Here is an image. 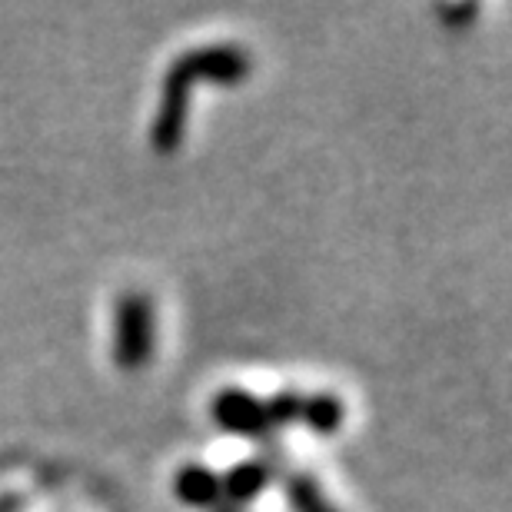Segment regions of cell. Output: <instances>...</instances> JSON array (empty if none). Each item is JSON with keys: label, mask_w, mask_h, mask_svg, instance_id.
I'll return each mask as SVG.
<instances>
[{"label": "cell", "mask_w": 512, "mask_h": 512, "mask_svg": "<svg viewBox=\"0 0 512 512\" xmlns=\"http://www.w3.org/2000/svg\"><path fill=\"white\" fill-rule=\"evenodd\" d=\"M157 350V313L153 300L140 290L120 293L114 306V346L110 356L124 373H137L153 360Z\"/></svg>", "instance_id": "6da1fadb"}, {"label": "cell", "mask_w": 512, "mask_h": 512, "mask_svg": "<svg viewBox=\"0 0 512 512\" xmlns=\"http://www.w3.org/2000/svg\"><path fill=\"white\" fill-rule=\"evenodd\" d=\"M260 456L256 459H243V463L230 466L227 473L220 476V489H223V506H233V509H243L256 503L266 486L273 479H280L286 473V449L280 439H266L260 443Z\"/></svg>", "instance_id": "7a4b0ae2"}, {"label": "cell", "mask_w": 512, "mask_h": 512, "mask_svg": "<svg viewBox=\"0 0 512 512\" xmlns=\"http://www.w3.org/2000/svg\"><path fill=\"white\" fill-rule=\"evenodd\" d=\"M193 84H217V87H237L253 74V57L237 44H203L173 60Z\"/></svg>", "instance_id": "3957f363"}, {"label": "cell", "mask_w": 512, "mask_h": 512, "mask_svg": "<svg viewBox=\"0 0 512 512\" xmlns=\"http://www.w3.org/2000/svg\"><path fill=\"white\" fill-rule=\"evenodd\" d=\"M210 419L217 423L223 433L240 436V439H256V443H266L276 433L266 423V409L263 399L250 393L243 386H223L213 393L210 399Z\"/></svg>", "instance_id": "277c9868"}, {"label": "cell", "mask_w": 512, "mask_h": 512, "mask_svg": "<svg viewBox=\"0 0 512 512\" xmlns=\"http://www.w3.org/2000/svg\"><path fill=\"white\" fill-rule=\"evenodd\" d=\"M173 496L190 509H217L223 503V489H220V473H213L203 463H187L177 469L173 476Z\"/></svg>", "instance_id": "5b68a950"}, {"label": "cell", "mask_w": 512, "mask_h": 512, "mask_svg": "<svg viewBox=\"0 0 512 512\" xmlns=\"http://www.w3.org/2000/svg\"><path fill=\"white\" fill-rule=\"evenodd\" d=\"M300 419L303 426L310 429L313 436H336L346 419V406L343 399L336 393H326V389H320V393H303V409H300Z\"/></svg>", "instance_id": "8992f818"}, {"label": "cell", "mask_w": 512, "mask_h": 512, "mask_svg": "<svg viewBox=\"0 0 512 512\" xmlns=\"http://www.w3.org/2000/svg\"><path fill=\"white\" fill-rule=\"evenodd\" d=\"M280 479H283V499L290 512H340L326 499L313 473H306V469H286Z\"/></svg>", "instance_id": "52a82bcc"}, {"label": "cell", "mask_w": 512, "mask_h": 512, "mask_svg": "<svg viewBox=\"0 0 512 512\" xmlns=\"http://www.w3.org/2000/svg\"><path fill=\"white\" fill-rule=\"evenodd\" d=\"M263 409H266V423H270V429L273 433H280V429L300 423L303 393L300 389H276L273 396L263 399Z\"/></svg>", "instance_id": "ba28073f"}, {"label": "cell", "mask_w": 512, "mask_h": 512, "mask_svg": "<svg viewBox=\"0 0 512 512\" xmlns=\"http://www.w3.org/2000/svg\"><path fill=\"white\" fill-rule=\"evenodd\" d=\"M439 17L446 20L449 30H466L479 17V4H449V7H439Z\"/></svg>", "instance_id": "9c48e42d"}, {"label": "cell", "mask_w": 512, "mask_h": 512, "mask_svg": "<svg viewBox=\"0 0 512 512\" xmlns=\"http://www.w3.org/2000/svg\"><path fill=\"white\" fill-rule=\"evenodd\" d=\"M210 512H243V509H233V506H223V503H220L217 509H210Z\"/></svg>", "instance_id": "30bf717a"}]
</instances>
